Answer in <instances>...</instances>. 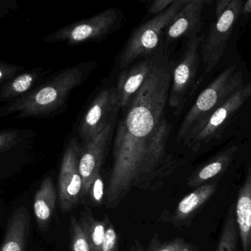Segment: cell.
<instances>
[{
    "label": "cell",
    "mask_w": 251,
    "mask_h": 251,
    "mask_svg": "<svg viewBox=\"0 0 251 251\" xmlns=\"http://www.w3.org/2000/svg\"><path fill=\"white\" fill-rule=\"evenodd\" d=\"M173 66L155 62L118 124L106 206L115 209L134 187L149 188L171 173L176 161L168 152L173 125L165 118Z\"/></svg>",
    "instance_id": "6da1fadb"
},
{
    "label": "cell",
    "mask_w": 251,
    "mask_h": 251,
    "mask_svg": "<svg viewBox=\"0 0 251 251\" xmlns=\"http://www.w3.org/2000/svg\"><path fill=\"white\" fill-rule=\"evenodd\" d=\"M88 72V68L80 64L46 77L27 94L0 107V119L11 114H16L17 119L56 116L66 106L70 93L85 81Z\"/></svg>",
    "instance_id": "7a4b0ae2"
},
{
    "label": "cell",
    "mask_w": 251,
    "mask_h": 251,
    "mask_svg": "<svg viewBox=\"0 0 251 251\" xmlns=\"http://www.w3.org/2000/svg\"><path fill=\"white\" fill-rule=\"evenodd\" d=\"M243 83V72L237 69V65H231L224 69L196 99L178 128L177 141L185 139L193 128L242 88L244 85Z\"/></svg>",
    "instance_id": "3957f363"
},
{
    "label": "cell",
    "mask_w": 251,
    "mask_h": 251,
    "mask_svg": "<svg viewBox=\"0 0 251 251\" xmlns=\"http://www.w3.org/2000/svg\"><path fill=\"white\" fill-rule=\"evenodd\" d=\"M188 0H176L166 10L139 27L126 44L119 60V68L129 67L137 59L154 52L166 28L174 20Z\"/></svg>",
    "instance_id": "277c9868"
},
{
    "label": "cell",
    "mask_w": 251,
    "mask_h": 251,
    "mask_svg": "<svg viewBox=\"0 0 251 251\" xmlns=\"http://www.w3.org/2000/svg\"><path fill=\"white\" fill-rule=\"evenodd\" d=\"M243 4L244 2L241 0H231L225 12L221 17L216 19L211 27L201 44L203 72L200 79L196 82L195 89L221 60L234 26L243 12Z\"/></svg>",
    "instance_id": "5b68a950"
},
{
    "label": "cell",
    "mask_w": 251,
    "mask_h": 251,
    "mask_svg": "<svg viewBox=\"0 0 251 251\" xmlns=\"http://www.w3.org/2000/svg\"><path fill=\"white\" fill-rule=\"evenodd\" d=\"M251 97V84L243 85L190 131L184 140V145L193 151H198L203 144L216 139L231 116L243 107Z\"/></svg>",
    "instance_id": "8992f818"
},
{
    "label": "cell",
    "mask_w": 251,
    "mask_h": 251,
    "mask_svg": "<svg viewBox=\"0 0 251 251\" xmlns=\"http://www.w3.org/2000/svg\"><path fill=\"white\" fill-rule=\"evenodd\" d=\"M204 38L203 35H197L188 39L179 62L173 68L168 103L174 109L176 115L181 113L187 95H190L195 90L200 63L199 48Z\"/></svg>",
    "instance_id": "52a82bcc"
},
{
    "label": "cell",
    "mask_w": 251,
    "mask_h": 251,
    "mask_svg": "<svg viewBox=\"0 0 251 251\" xmlns=\"http://www.w3.org/2000/svg\"><path fill=\"white\" fill-rule=\"evenodd\" d=\"M119 19V11L109 8L87 19L71 24L44 38L47 44L66 42L70 45L100 39L110 34Z\"/></svg>",
    "instance_id": "ba28073f"
},
{
    "label": "cell",
    "mask_w": 251,
    "mask_h": 251,
    "mask_svg": "<svg viewBox=\"0 0 251 251\" xmlns=\"http://www.w3.org/2000/svg\"><path fill=\"white\" fill-rule=\"evenodd\" d=\"M80 147L72 138L65 148L58 178L59 205L63 213L70 212L78 204L82 193V181L79 170Z\"/></svg>",
    "instance_id": "9c48e42d"
},
{
    "label": "cell",
    "mask_w": 251,
    "mask_h": 251,
    "mask_svg": "<svg viewBox=\"0 0 251 251\" xmlns=\"http://www.w3.org/2000/svg\"><path fill=\"white\" fill-rule=\"evenodd\" d=\"M113 124L109 122L102 131L86 140L79 151V170L82 177L81 197L89 193L97 177L105 156L107 146L111 137Z\"/></svg>",
    "instance_id": "30bf717a"
},
{
    "label": "cell",
    "mask_w": 251,
    "mask_h": 251,
    "mask_svg": "<svg viewBox=\"0 0 251 251\" xmlns=\"http://www.w3.org/2000/svg\"><path fill=\"white\" fill-rule=\"evenodd\" d=\"M38 139V134L29 128L0 129V163L30 160Z\"/></svg>",
    "instance_id": "8fae6325"
},
{
    "label": "cell",
    "mask_w": 251,
    "mask_h": 251,
    "mask_svg": "<svg viewBox=\"0 0 251 251\" xmlns=\"http://www.w3.org/2000/svg\"><path fill=\"white\" fill-rule=\"evenodd\" d=\"M119 109V100L116 88H104L94 98L85 113L79 133L83 141L92 138L102 131L108 123L107 118L110 113Z\"/></svg>",
    "instance_id": "7c38bea8"
},
{
    "label": "cell",
    "mask_w": 251,
    "mask_h": 251,
    "mask_svg": "<svg viewBox=\"0 0 251 251\" xmlns=\"http://www.w3.org/2000/svg\"><path fill=\"white\" fill-rule=\"evenodd\" d=\"M206 0H188L164 32L166 44L181 38L197 36L202 25V13Z\"/></svg>",
    "instance_id": "4fadbf2b"
},
{
    "label": "cell",
    "mask_w": 251,
    "mask_h": 251,
    "mask_svg": "<svg viewBox=\"0 0 251 251\" xmlns=\"http://www.w3.org/2000/svg\"><path fill=\"white\" fill-rule=\"evenodd\" d=\"M155 62L154 60L148 58L122 71L118 78L116 88L119 109L129 105L151 71Z\"/></svg>",
    "instance_id": "5bb4252c"
},
{
    "label": "cell",
    "mask_w": 251,
    "mask_h": 251,
    "mask_svg": "<svg viewBox=\"0 0 251 251\" xmlns=\"http://www.w3.org/2000/svg\"><path fill=\"white\" fill-rule=\"evenodd\" d=\"M51 69L41 66L26 70L0 84V104L25 95L48 76Z\"/></svg>",
    "instance_id": "9a60e30c"
},
{
    "label": "cell",
    "mask_w": 251,
    "mask_h": 251,
    "mask_svg": "<svg viewBox=\"0 0 251 251\" xmlns=\"http://www.w3.org/2000/svg\"><path fill=\"white\" fill-rule=\"evenodd\" d=\"M30 217L25 207L16 209L9 219L0 251H26Z\"/></svg>",
    "instance_id": "2e32d148"
},
{
    "label": "cell",
    "mask_w": 251,
    "mask_h": 251,
    "mask_svg": "<svg viewBox=\"0 0 251 251\" xmlns=\"http://www.w3.org/2000/svg\"><path fill=\"white\" fill-rule=\"evenodd\" d=\"M235 215L243 251H251V165L239 192Z\"/></svg>",
    "instance_id": "e0dca14e"
},
{
    "label": "cell",
    "mask_w": 251,
    "mask_h": 251,
    "mask_svg": "<svg viewBox=\"0 0 251 251\" xmlns=\"http://www.w3.org/2000/svg\"><path fill=\"white\" fill-rule=\"evenodd\" d=\"M57 192L51 176L44 178L34 198V214L38 226L46 230L55 209Z\"/></svg>",
    "instance_id": "ac0fdd59"
},
{
    "label": "cell",
    "mask_w": 251,
    "mask_h": 251,
    "mask_svg": "<svg viewBox=\"0 0 251 251\" xmlns=\"http://www.w3.org/2000/svg\"><path fill=\"white\" fill-rule=\"evenodd\" d=\"M216 184H205L184 197L177 205L172 215V222L178 224L191 218L215 193Z\"/></svg>",
    "instance_id": "d6986e66"
},
{
    "label": "cell",
    "mask_w": 251,
    "mask_h": 251,
    "mask_svg": "<svg viewBox=\"0 0 251 251\" xmlns=\"http://www.w3.org/2000/svg\"><path fill=\"white\" fill-rule=\"evenodd\" d=\"M237 150V146H231L229 148L221 152L204 166L196 170L189 178L187 185L190 187H199L206 181L222 173L231 164Z\"/></svg>",
    "instance_id": "ffe728a7"
},
{
    "label": "cell",
    "mask_w": 251,
    "mask_h": 251,
    "mask_svg": "<svg viewBox=\"0 0 251 251\" xmlns=\"http://www.w3.org/2000/svg\"><path fill=\"white\" fill-rule=\"evenodd\" d=\"M110 221V218L106 215L103 221L95 219L92 211L88 207H85L81 212L79 223L89 242L92 251H101L106 228Z\"/></svg>",
    "instance_id": "44dd1931"
},
{
    "label": "cell",
    "mask_w": 251,
    "mask_h": 251,
    "mask_svg": "<svg viewBox=\"0 0 251 251\" xmlns=\"http://www.w3.org/2000/svg\"><path fill=\"white\" fill-rule=\"evenodd\" d=\"M238 228L236 222L235 208L231 206L227 215L216 251H237Z\"/></svg>",
    "instance_id": "7402d4cb"
},
{
    "label": "cell",
    "mask_w": 251,
    "mask_h": 251,
    "mask_svg": "<svg viewBox=\"0 0 251 251\" xmlns=\"http://www.w3.org/2000/svg\"><path fill=\"white\" fill-rule=\"evenodd\" d=\"M70 233L72 251H92L79 221L73 215L71 217Z\"/></svg>",
    "instance_id": "603a6c76"
},
{
    "label": "cell",
    "mask_w": 251,
    "mask_h": 251,
    "mask_svg": "<svg viewBox=\"0 0 251 251\" xmlns=\"http://www.w3.org/2000/svg\"><path fill=\"white\" fill-rule=\"evenodd\" d=\"M118 249H119V237L114 225L110 221L106 228L101 251H118Z\"/></svg>",
    "instance_id": "cb8c5ba5"
},
{
    "label": "cell",
    "mask_w": 251,
    "mask_h": 251,
    "mask_svg": "<svg viewBox=\"0 0 251 251\" xmlns=\"http://www.w3.org/2000/svg\"><path fill=\"white\" fill-rule=\"evenodd\" d=\"M26 71L25 66L0 60V84Z\"/></svg>",
    "instance_id": "d4e9b609"
},
{
    "label": "cell",
    "mask_w": 251,
    "mask_h": 251,
    "mask_svg": "<svg viewBox=\"0 0 251 251\" xmlns=\"http://www.w3.org/2000/svg\"><path fill=\"white\" fill-rule=\"evenodd\" d=\"M157 251H198L196 247L184 241L183 239L176 238L165 243H160Z\"/></svg>",
    "instance_id": "484cf974"
},
{
    "label": "cell",
    "mask_w": 251,
    "mask_h": 251,
    "mask_svg": "<svg viewBox=\"0 0 251 251\" xmlns=\"http://www.w3.org/2000/svg\"><path fill=\"white\" fill-rule=\"evenodd\" d=\"M91 203L94 206H100L103 203L104 198V183L101 175H99L94 181L89 191Z\"/></svg>",
    "instance_id": "4316f807"
},
{
    "label": "cell",
    "mask_w": 251,
    "mask_h": 251,
    "mask_svg": "<svg viewBox=\"0 0 251 251\" xmlns=\"http://www.w3.org/2000/svg\"><path fill=\"white\" fill-rule=\"evenodd\" d=\"M176 0H156L153 1L149 5V14L157 15L160 14L162 12L166 10L171 4L175 2Z\"/></svg>",
    "instance_id": "83f0119b"
},
{
    "label": "cell",
    "mask_w": 251,
    "mask_h": 251,
    "mask_svg": "<svg viewBox=\"0 0 251 251\" xmlns=\"http://www.w3.org/2000/svg\"><path fill=\"white\" fill-rule=\"evenodd\" d=\"M17 10L19 5L16 0H0V19H4Z\"/></svg>",
    "instance_id": "f1b7e54d"
},
{
    "label": "cell",
    "mask_w": 251,
    "mask_h": 251,
    "mask_svg": "<svg viewBox=\"0 0 251 251\" xmlns=\"http://www.w3.org/2000/svg\"><path fill=\"white\" fill-rule=\"evenodd\" d=\"M160 243L159 238H158V236L155 235L154 237H153L151 241L150 245H149L147 249H144L140 242L136 241L135 243L133 244L131 251H157L158 248H159Z\"/></svg>",
    "instance_id": "f546056e"
},
{
    "label": "cell",
    "mask_w": 251,
    "mask_h": 251,
    "mask_svg": "<svg viewBox=\"0 0 251 251\" xmlns=\"http://www.w3.org/2000/svg\"><path fill=\"white\" fill-rule=\"evenodd\" d=\"M231 1V0H221V1H218L216 5V10H215L216 19L221 17V15L226 10Z\"/></svg>",
    "instance_id": "4dcf8cb0"
},
{
    "label": "cell",
    "mask_w": 251,
    "mask_h": 251,
    "mask_svg": "<svg viewBox=\"0 0 251 251\" xmlns=\"http://www.w3.org/2000/svg\"><path fill=\"white\" fill-rule=\"evenodd\" d=\"M243 11L251 13V1H247V2L243 5Z\"/></svg>",
    "instance_id": "1f68e13d"
}]
</instances>
